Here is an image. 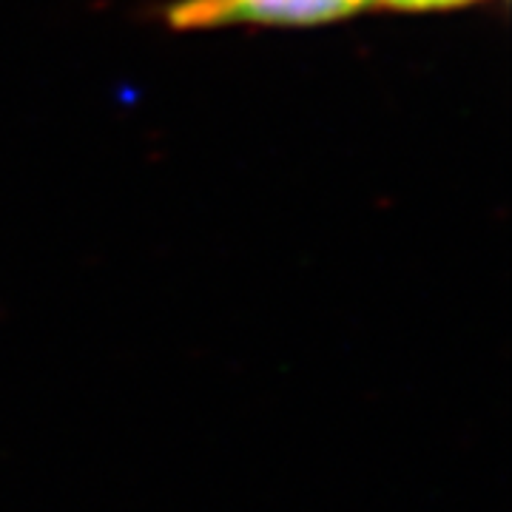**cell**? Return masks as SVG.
I'll list each match as a JSON object with an SVG mask.
<instances>
[{
    "label": "cell",
    "instance_id": "obj_1",
    "mask_svg": "<svg viewBox=\"0 0 512 512\" xmlns=\"http://www.w3.org/2000/svg\"><path fill=\"white\" fill-rule=\"evenodd\" d=\"M370 0H177L165 20L174 29H208L228 23L316 26L356 15Z\"/></svg>",
    "mask_w": 512,
    "mask_h": 512
},
{
    "label": "cell",
    "instance_id": "obj_2",
    "mask_svg": "<svg viewBox=\"0 0 512 512\" xmlns=\"http://www.w3.org/2000/svg\"><path fill=\"white\" fill-rule=\"evenodd\" d=\"M387 9H399V12H436V9H456L467 6L476 0H379Z\"/></svg>",
    "mask_w": 512,
    "mask_h": 512
}]
</instances>
